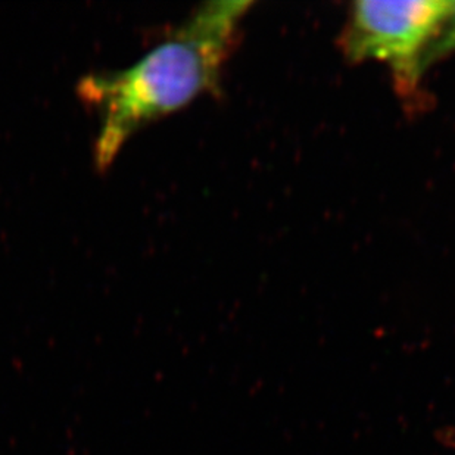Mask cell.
<instances>
[{"label": "cell", "mask_w": 455, "mask_h": 455, "mask_svg": "<svg viewBox=\"0 0 455 455\" xmlns=\"http://www.w3.org/2000/svg\"><path fill=\"white\" fill-rule=\"evenodd\" d=\"M452 53H455V2L450 4L447 17L443 20V26L439 28L430 48L426 52V71H429L432 65Z\"/></svg>", "instance_id": "obj_3"}, {"label": "cell", "mask_w": 455, "mask_h": 455, "mask_svg": "<svg viewBox=\"0 0 455 455\" xmlns=\"http://www.w3.org/2000/svg\"><path fill=\"white\" fill-rule=\"evenodd\" d=\"M250 0L199 6L170 35L127 68L87 74L78 96L93 108L96 167L107 170L139 130L219 93L221 74L236 46Z\"/></svg>", "instance_id": "obj_1"}, {"label": "cell", "mask_w": 455, "mask_h": 455, "mask_svg": "<svg viewBox=\"0 0 455 455\" xmlns=\"http://www.w3.org/2000/svg\"><path fill=\"white\" fill-rule=\"evenodd\" d=\"M450 4L447 0H358L351 4L339 46L351 64L380 62L391 69L398 95L420 100L430 48Z\"/></svg>", "instance_id": "obj_2"}]
</instances>
